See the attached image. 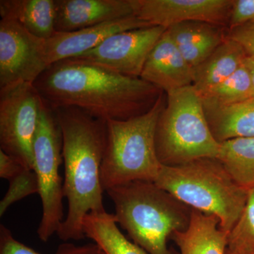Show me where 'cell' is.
Masks as SVG:
<instances>
[{"instance_id":"cell-22","label":"cell","mask_w":254,"mask_h":254,"mask_svg":"<svg viewBox=\"0 0 254 254\" xmlns=\"http://www.w3.org/2000/svg\"><path fill=\"white\" fill-rule=\"evenodd\" d=\"M199 96L203 108L227 106L254 98L252 75L245 62L225 81Z\"/></svg>"},{"instance_id":"cell-17","label":"cell","mask_w":254,"mask_h":254,"mask_svg":"<svg viewBox=\"0 0 254 254\" xmlns=\"http://www.w3.org/2000/svg\"><path fill=\"white\" fill-rule=\"evenodd\" d=\"M247 58L242 47L227 37L206 60L193 68L192 86L199 95L206 93L232 76Z\"/></svg>"},{"instance_id":"cell-20","label":"cell","mask_w":254,"mask_h":254,"mask_svg":"<svg viewBox=\"0 0 254 254\" xmlns=\"http://www.w3.org/2000/svg\"><path fill=\"white\" fill-rule=\"evenodd\" d=\"M114 214L89 213L83 220L85 237L91 239L105 254H148L131 242L119 229Z\"/></svg>"},{"instance_id":"cell-15","label":"cell","mask_w":254,"mask_h":254,"mask_svg":"<svg viewBox=\"0 0 254 254\" xmlns=\"http://www.w3.org/2000/svg\"><path fill=\"white\" fill-rule=\"evenodd\" d=\"M228 28L200 21H187L167 28L192 68L210 56L227 38Z\"/></svg>"},{"instance_id":"cell-28","label":"cell","mask_w":254,"mask_h":254,"mask_svg":"<svg viewBox=\"0 0 254 254\" xmlns=\"http://www.w3.org/2000/svg\"><path fill=\"white\" fill-rule=\"evenodd\" d=\"M19 162L0 150V177L11 180L25 169Z\"/></svg>"},{"instance_id":"cell-3","label":"cell","mask_w":254,"mask_h":254,"mask_svg":"<svg viewBox=\"0 0 254 254\" xmlns=\"http://www.w3.org/2000/svg\"><path fill=\"white\" fill-rule=\"evenodd\" d=\"M117 222L148 254H174L168 242L187 230L191 208L152 182H134L107 190Z\"/></svg>"},{"instance_id":"cell-23","label":"cell","mask_w":254,"mask_h":254,"mask_svg":"<svg viewBox=\"0 0 254 254\" xmlns=\"http://www.w3.org/2000/svg\"><path fill=\"white\" fill-rule=\"evenodd\" d=\"M227 251L233 254H254V188L236 225L227 236Z\"/></svg>"},{"instance_id":"cell-30","label":"cell","mask_w":254,"mask_h":254,"mask_svg":"<svg viewBox=\"0 0 254 254\" xmlns=\"http://www.w3.org/2000/svg\"><path fill=\"white\" fill-rule=\"evenodd\" d=\"M233 254L230 253V252H229V251H227V250L226 254Z\"/></svg>"},{"instance_id":"cell-18","label":"cell","mask_w":254,"mask_h":254,"mask_svg":"<svg viewBox=\"0 0 254 254\" xmlns=\"http://www.w3.org/2000/svg\"><path fill=\"white\" fill-rule=\"evenodd\" d=\"M0 16L13 18L41 39H49L56 32L55 0H1Z\"/></svg>"},{"instance_id":"cell-21","label":"cell","mask_w":254,"mask_h":254,"mask_svg":"<svg viewBox=\"0 0 254 254\" xmlns=\"http://www.w3.org/2000/svg\"><path fill=\"white\" fill-rule=\"evenodd\" d=\"M216 158L239 186L248 190L254 188V137L220 143Z\"/></svg>"},{"instance_id":"cell-16","label":"cell","mask_w":254,"mask_h":254,"mask_svg":"<svg viewBox=\"0 0 254 254\" xmlns=\"http://www.w3.org/2000/svg\"><path fill=\"white\" fill-rule=\"evenodd\" d=\"M228 235L222 231L216 216L191 209V219L187 230L174 234L180 254H225Z\"/></svg>"},{"instance_id":"cell-14","label":"cell","mask_w":254,"mask_h":254,"mask_svg":"<svg viewBox=\"0 0 254 254\" xmlns=\"http://www.w3.org/2000/svg\"><path fill=\"white\" fill-rule=\"evenodd\" d=\"M140 78L165 93L193 84V68L167 30L148 55Z\"/></svg>"},{"instance_id":"cell-7","label":"cell","mask_w":254,"mask_h":254,"mask_svg":"<svg viewBox=\"0 0 254 254\" xmlns=\"http://www.w3.org/2000/svg\"><path fill=\"white\" fill-rule=\"evenodd\" d=\"M33 170L39 184L42 218L37 233L47 242L58 233L64 220L63 184L60 175L63 162V136L54 111L43 101L33 145Z\"/></svg>"},{"instance_id":"cell-27","label":"cell","mask_w":254,"mask_h":254,"mask_svg":"<svg viewBox=\"0 0 254 254\" xmlns=\"http://www.w3.org/2000/svg\"><path fill=\"white\" fill-rule=\"evenodd\" d=\"M227 37L239 43L248 58L254 59V21L227 30Z\"/></svg>"},{"instance_id":"cell-19","label":"cell","mask_w":254,"mask_h":254,"mask_svg":"<svg viewBox=\"0 0 254 254\" xmlns=\"http://www.w3.org/2000/svg\"><path fill=\"white\" fill-rule=\"evenodd\" d=\"M203 108L219 143L232 138L254 137V98L227 106Z\"/></svg>"},{"instance_id":"cell-12","label":"cell","mask_w":254,"mask_h":254,"mask_svg":"<svg viewBox=\"0 0 254 254\" xmlns=\"http://www.w3.org/2000/svg\"><path fill=\"white\" fill-rule=\"evenodd\" d=\"M149 26L152 25L133 15L78 31L55 32L45 41L46 63L49 66L61 60L77 58L94 49L115 33Z\"/></svg>"},{"instance_id":"cell-10","label":"cell","mask_w":254,"mask_h":254,"mask_svg":"<svg viewBox=\"0 0 254 254\" xmlns=\"http://www.w3.org/2000/svg\"><path fill=\"white\" fill-rule=\"evenodd\" d=\"M166 30L152 26L115 33L77 58L125 76L140 78L148 55Z\"/></svg>"},{"instance_id":"cell-25","label":"cell","mask_w":254,"mask_h":254,"mask_svg":"<svg viewBox=\"0 0 254 254\" xmlns=\"http://www.w3.org/2000/svg\"><path fill=\"white\" fill-rule=\"evenodd\" d=\"M9 182V189L0 201V216H2L11 205L39 192V184L34 170L23 169Z\"/></svg>"},{"instance_id":"cell-26","label":"cell","mask_w":254,"mask_h":254,"mask_svg":"<svg viewBox=\"0 0 254 254\" xmlns=\"http://www.w3.org/2000/svg\"><path fill=\"white\" fill-rule=\"evenodd\" d=\"M254 21V0H232L228 29Z\"/></svg>"},{"instance_id":"cell-1","label":"cell","mask_w":254,"mask_h":254,"mask_svg":"<svg viewBox=\"0 0 254 254\" xmlns=\"http://www.w3.org/2000/svg\"><path fill=\"white\" fill-rule=\"evenodd\" d=\"M33 85L52 109L77 108L105 123L147 113L164 93L141 78L78 58L50 65Z\"/></svg>"},{"instance_id":"cell-6","label":"cell","mask_w":254,"mask_h":254,"mask_svg":"<svg viewBox=\"0 0 254 254\" xmlns=\"http://www.w3.org/2000/svg\"><path fill=\"white\" fill-rule=\"evenodd\" d=\"M155 143L157 156L164 166L216 158L220 143L214 138L203 103L193 86L166 93V103L155 129Z\"/></svg>"},{"instance_id":"cell-4","label":"cell","mask_w":254,"mask_h":254,"mask_svg":"<svg viewBox=\"0 0 254 254\" xmlns=\"http://www.w3.org/2000/svg\"><path fill=\"white\" fill-rule=\"evenodd\" d=\"M154 183L191 209L216 216L227 235L240 219L248 190L232 180L216 158L177 166L162 165Z\"/></svg>"},{"instance_id":"cell-24","label":"cell","mask_w":254,"mask_h":254,"mask_svg":"<svg viewBox=\"0 0 254 254\" xmlns=\"http://www.w3.org/2000/svg\"><path fill=\"white\" fill-rule=\"evenodd\" d=\"M0 254H41L13 237L4 225H0ZM55 254H105L96 244L77 246L64 243L59 246Z\"/></svg>"},{"instance_id":"cell-2","label":"cell","mask_w":254,"mask_h":254,"mask_svg":"<svg viewBox=\"0 0 254 254\" xmlns=\"http://www.w3.org/2000/svg\"><path fill=\"white\" fill-rule=\"evenodd\" d=\"M61 128L64 163V195L68 212L57 235L60 240L84 238L83 220L104 213L100 170L106 146V123L73 108L53 109Z\"/></svg>"},{"instance_id":"cell-29","label":"cell","mask_w":254,"mask_h":254,"mask_svg":"<svg viewBox=\"0 0 254 254\" xmlns=\"http://www.w3.org/2000/svg\"><path fill=\"white\" fill-rule=\"evenodd\" d=\"M245 64L247 65V67L250 69L254 88V59L247 57V59L245 60Z\"/></svg>"},{"instance_id":"cell-13","label":"cell","mask_w":254,"mask_h":254,"mask_svg":"<svg viewBox=\"0 0 254 254\" xmlns=\"http://www.w3.org/2000/svg\"><path fill=\"white\" fill-rule=\"evenodd\" d=\"M55 31L60 33L135 15L134 0H55Z\"/></svg>"},{"instance_id":"cell-8","label":"cell","mask_w":254,"mask_h":254,"mask_svg":"<svg viewBox=\"0 0 254 254\" xmlns=\"http://www.w3.org/2000/svg\"><path fill=\"white\" fill-rule=\"evenodd\" d=\"M43 100L32 83L0 89V150L33 170V145Z\"/></svg>"},{"instance_id":"cell-5","label":"cell","mask_w":254,"mask_h":254,"mask_svg":"<svg viewBox=\"0 0 254 254\" xmlns=\"http://www.w3.org/2000/svg\"><path fill=\"white\" fill-rule=\"evenodd\" d=\"M166 103L163 93L147 113L124 121H108L100 170L104 191L134 182H154L161 169L155 150L157 123Z\"/></svg>"},{"instance_id":"cell-9","label":"cell","mask_w":254,"mask_h":254,"mask_svg":"<svg viewBox=\"0 0 254 254\" xmlns=\"http://www.w3.org/2000/svg\"><path fill=\"white\" fill-rule=\"evenodd\" d=\"M45 41L32 35L13 18H1L0 89L36 82L48 67Z\"/></svg>"},{"instance_id":"cell-11","label":"cell","mask_w":254,"mask_h":254,"mask_svg":"<svg viewBox=\"0 0 254 254\" xmlns=\"http://www.w3.org/2000/svg\"><path fill=\"white\" fill-rule=\"evenodd\" d=\"M134 4L137 17L152 26L200 21L228 28L232 0H134Z\"/></svg>"}]
</instances>
